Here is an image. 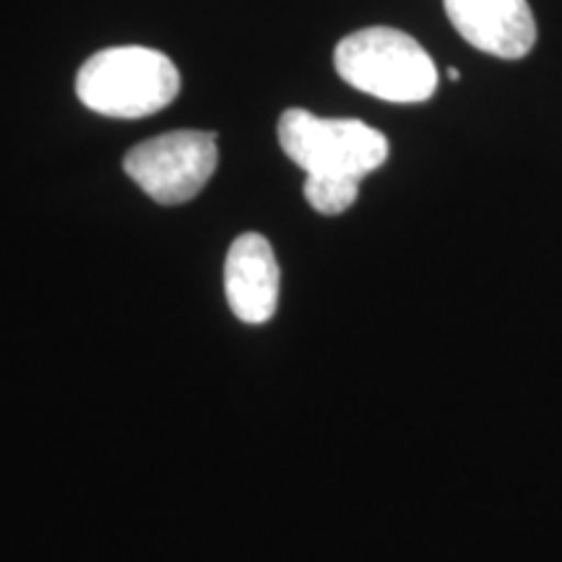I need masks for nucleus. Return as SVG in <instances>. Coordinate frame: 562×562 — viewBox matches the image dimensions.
<instances>
[{
    "mask_svg": "<svg viewBox=\"0 0 562 562\" xmlns=\"http://www.w3.org/2000/svg\"><path fill=\"white\" fill-rule=\"evenodd\" d=\"M281 151L305 172V199L318 214H344L360 180L389 159V138L362 121L318 117L292 108L279 121Z\"/></svg>",
    "mask_w": 562,
    "mask_h": 562,
    "instance_id": "nucleus-1",
    "label": "nucleus"
},
{
    "mask_svg": "<svg viewBox=\"0 0 562 562\" xmlns=\"http://www.w3.org/2000/svg\"><path fill=\"white\" fill-rule=\"evenodd\" d=\"M83 108L117 121H138L170 108L180 94V70L149 47H110L83 63L76 76Z\"/></svg>",
    "mask_w": 562,
    "mask_h": 562,
    "instance_id": "nucleus-2",
    "label": "nucleus"
},
{
    "mask_svg": "<svg viewBox=\"0 0 562 562\" xmlns=\"http://www.w3.org/2000/svg\"><path fill=\"white\" fill-rule=\"evenodd\" d=\"M334 66L349 87L383 102H425L438 89V68L425 47L391 26H370L344 37L336 45Z\"/></svg>",
    "mask_w": 562,
    "mask_h": 562,
    "instance_id": "nucleus-3",
    "label": "nucleus"
},
{
    "mask_svg": "<svg viewBox=\"0 0 562 562\" xmlns=\"http://www.w3.org/2000/svg\"><path fill=\"white\" fill-rule=\"evenodd\" d=\"M220 165L216 133L172 131L133 146L125 175L161 206H178L199 195Z\"/></svg>",
    "mask_w": 562,
    "mask_h": 562,
    "instance_id": "nucleus-4",
    "label": "nucleus"
},
{
    "mask_svg": "<svg viewBox=\"0 0 562 562\" xmlns=\"http://www.w3.org/2000/svg\"><path fill=\"white\" fill-rule=\"evenodd\" d=\"M453 30L476 50L516 60L531 53L537 24L529 0H442Z\"/></svg>",
    "mask_w": 562,
    "mask_h": 562,
    "instance_id": "nucleus-5",
    "label": "nucleus"
},
{
    "mask_svg": "<svg viewBox=\"0 0 562 562\" xmlns=\"http://www.w3.org/2000/svg\"><path fill=\"white\" fill-rule=\"evenodd\" d=\"M224 290L232 313L258 326L273 318L279 302V263L271 243L258 232L237 237L224 263Z\"/></svg>",
    "mask_w": 562,
    "mask_h": 562,
    "instance_id": "nucleus-6",
    "label": "nucleus"
},
{
    "mask_svg": "<svg viewBox=\"0 0 562 562\" xmlns=\"http://www.w3.org/2000/svg\"><path fill=\"white\" fill-rule=\"evenodd\" d=\"M448 79L459 81V79H461V70H459V68H448Z\"/></svg>",
    "mask_w": 562,
    "mask_h": 562,
    "instance_id": "nucleus-7",
    "label": "nucleus"
}]
</instances>
